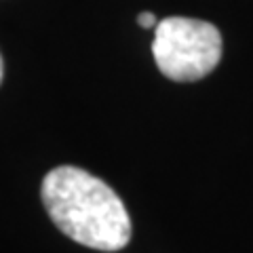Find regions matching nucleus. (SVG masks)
<instances>
[{
	"label": "nucleus",
	"mask_w": 253,
	"mask_h": 253,
	"mask_svg": "<svg viewBox=\"0 0 253 253\" xmlns=\"http://www.w3.org/2000/svg\"><path fill=\"white\" fill-rule=\"evenodd\" d=\"M53 224L72 241L97 251H121L131 239L125 203L93 173L57 167L46 173L41 190Z\"/></svg>",
	"instance_id": "nucleus-1"
},
{
	"label": "nucleus",
	"mask_w": 253,
	"mask_h": 253,
	"mask_svg": "<svg viewBox=\"0 0 253 253\" xmlns=\"http://www.w3.org/2000/svg\"><path fill=\"white\" fill-rule=\"evenodd\" d=\"M152 55L158 70L175 83L201 81L221 59V34L209 21L165 17L154 28Z\"/></svg>",
	"instance_id": "nucleus-2"
},
{
	"label": "nucleus",
	"mask_w": 253,
	"mask_h": 253,
	"mask_svg": "<svg viewBox=\"0 0 253 253\" xmlns=\"http://www.w3.org/2000/svg\"><path fill=\"white\" fill-rule=\"evenodd\" d=\"M137 23L141 28H156L158 26V19L154 17V13H139Z\"/></svg>",
	"instance_id": "nucleus-3"
},
{
	"label": "nucleus",
	"mask_w": 253,
	"mask_h": 253,
	"mask_svg": "<svg viewBox=\"0 0 253 253\" xmlns=\"http://www.w3.org/2000/svg\"><path fill=\"white\" fill-rule=\"evenodd\" d=\"M2 72H4V68H2V57H0V83H2Z\"/></svg>",
	"instance_id": "nucleus-4"
}]
</instances>
